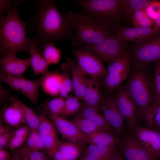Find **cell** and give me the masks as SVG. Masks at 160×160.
Here are the masks:
<instances>
[{"label": "cell", "instance_id": "24", "mask_svg": "<svg viewBox=\"0 0 160 160\" xmlns=\"http://www.w3.org/2000/svg\"><path fill=\"white\" fill-rule=\"evenodd\" d=\"M39 50V47L36 44L33 43L30 44L28 53L31 56V66L35 75H43L48 71L49 65Z\"/></svg>", "mask_w": 160, "mask_h": 160}, {"label": "cell", "instance_id": "52", "mask_svg": "<svg viewBox=\"0 0 160 160\" xmlns=\"http://www.w3.org/2000/svg\"><path fill=\"white\" fill-rule=\"evenodd\" d=\"M20 153L21 154V156L23 157L22 158L23 160H29L26 153L23 150H22Z\"/></svg>", "mask_w": 160, "mask_h": 160}, {"label": "cell", "instance_id": "50", "mask_svg": "<svg viewBox=\"0 0 160 160\" xmlns=\"http://www.w3.org/2000/svg\"><path fill=\"white\" fill-rule=\"evenodd\" d=\"M109 160H125L123 157L118 153Z\"/></svg>", "mask_w": 160, "mask_h": 160}, {"label": "cell", "instance_id": "34", "mask_svg": "<svg viewBox=\"0 0 160 160\" xmlns=\"http://www.w3.org/2000/svg\"><path fill=\"white\" fill-rule=\"evenodd\" d=\"M81 106L82 104L77 98L68 96L65 100L63 109L60 116L66 119L79 111Z\"/></svg>", "mask_w": 160, "mask_h": 160}, {"label": "cell", "instance_id": "18", "mask_svg": "<svg viewBox=\"0 0 160 160\" xmlns=\"http://www.w3.org/2000/svg\"><path fill=\"white\" fill-rule=\"evenodd\" d=\"M39 117L38 131L49 155L57 149L59 141L57 132L54 124L48 119L43 115Z\"/></svg>", "mask_w": 160, "mask_h": 160}, {"label": "cell", "instance_id": "9", "mask_svg": "<svg viewBox=\"0 0 160 160\" xmlns=\"http://www.w3.org/2000/svg\"><path fill=\"white\" fill-rule=\"evenodd\" d=\"M132 61L136 67H144L147 64L160 61V34L132 49Z\"/></svg>", "mask_w": 160, "mask_h": 160}, {"label": "cell", "instance_id": "38", "mask_svg": "<svg viewBox=\"0 0 160 160\" xmlns=\"http://www.w3.org/2000/svg\"><path fill=\"white\" fill-rule=\"evenodd\" d=\"M148 16L155 21L160 17V1L151 0L146 8Z\"/></svg>", "mask_w": 160, "mask_h": 160}, {"label": "cell", "instance_id": "19", "mask_svg": "<svg viewBox=\"0 0 160 160\" xmlns=\"http://www.w3.org/2000/svg\"><path fill=\"white\" fill-rule=\"evenodd\" d=\"M99 80L88 78L87 88L83 100L84 103L98 108L103 101Z\"/></svg>", "mask_w": 160, "mask_h": 160}, {"label": "cell", "instance_id": "45", "mask_svg": "<svg viewBox=\"0 0 160 160\" xmlns=\"http://www.w3.org/2000/svg\"><path fill=\"white\" fill-rule=\"evenodd\" d=\"M12 1L11 0H0V19L4 17V14L7 12L12 6Z\"/></svg>", "mask_w": 160, "mask_h": 160}, {"label": "cell", "instance_id": "37", "mask_svg": "<svg viewBox=\"0 0 160 160\" xmlns=\"http://www.w3.org/2000/svg\"><path fill=\"white\" fill-rule=\"evenodd\" d=\"M67 61L69 67L72 88L74 90L80 83L84 75L78 66L77 62L73 59L69 58L67 59Z\"/></svg>", "mask_w": 160, "mask_h": 160}, {"label": "cell", "instance_id": "10", "mask_svg": "<svg viewBox=\"0 0 160 160\" xmlns=\"http://www.w3.org/2000/svg\"><path fill=\"white\" fill-rule=\"evenodd\" d=\"M72 51L77 64L84 75L99 80L105 76L106 69L101 60L90 52L80 47Z\"/></svg>", "mask_w": 160, "mask_h": 160}, {"label": "cell", "instance_id": "3", "mask_svg": "<svg viewBox=\"0 0 160 160\" xmlns=\"http://www.w3.org/2000/svg\"><path fill=\"white\" fill-rule=\"evenodd\" d=\"M72 4L82 7L93 20L113 34L122 27L124 17L122 0H75Z\"/></svg>", "mask_w": 160, "mask_h": 160}, {"label": "cell", "instance_id": "32", "mask_svg": "<svg viewBox=\"0 0 160 160\" xmlns=\"http://www.w3.org/2000/svg\"><path fill=\"white\" fill-rule=\"evenodd\" d=\"M30 131L29 127L26 124L23 125L13 132L8 144L9 148L13 150L20 146L27 139Z\"/></svg>", "mask_w": 160, "mask_h": 160}, {"label": "cell", "instance_id": "4", "mask_svg": "<svg viewBox=\"0 0 160 160\" xmlns=\"http://www.w3.org/2000/svg\"><path fill=\"white\" fill-rule=\"evenodd\" d=\"M70 22L74 32L72 47L100 42L113 35L93 20L83 10L74 12L68 10L64 15Z\"/></svg>", "mask_w": 160, "mask_h": 160}, {"label": "cell", "instance_id": "53", "mask_svg": "<svg viewBox=\"0 0 160 160\" xmlns=\"http://www.w3.org/2000/svg\"></svg>", "mask_w": 160, "mask_h": 160}, {"label": "cell", "instance_id": "16", "mask_svg": "<svg viewBox=\"0 0 160 160\" xmlns=\"http://www.w3.org/2000/svg\"><path fill=\"white\" fill-rule=\"evenodd\" d=\"M117 89L115 96L117 108L129 127L133 129L137 125V107L126 92L124 87H119Z\"/></svg>", "mask_w": 160, "mask_h": 160}, {"label": "cell", "instance_id": "15", "mask_svg": "<svg viewBox=\"0 0 160 160\" xmlns=\"http://www.w3.org/2000/svg\"><path fill=\"white\" fill-rule=\"evenodd\" d=\"M121 152L125 160H154L138 142L135 135L118 139Z\"/></svg>", "mask_w": 160, "mask_h": 160}, {"label": "cell", "instance_id": "43", "mask_svg": "<svg viewBox=\"0 0 160 160\" xmlns=\"http://www.w3.org/2000/svg\"><path fill=\"white\" fill-rule=\"evenodd\" d=\"M13 132L6 130L0 134V149L3 148L8 144L12 136Z\"/></svg>", "mask_w": 160, "mask_h": 160}, {"label": "cell", "instance_id": "7", "mask_svg": "<svg viewBox=\"0 0 160 160\" xmlns=\"http://www.w3.org/2000/svg\"><path fill=\"white\" fill-rule=\"evenodd\" d=\"M129 55L127 50L122 56L109 63L103 82V87L107 90L111 91L118 88L128 78Z\"/></svg>", "mask_w": 160, "mask_h": 160}, {"label": "cell", "instance_id": "17", "mask_svg": "<svg viewBox=\"0 0 160 160\" xmlns=\"http://www.w3.org/2000/svg\"><path fill=\"white\" fill-rule=\"evenodd\" d=\"M0 74L14 76H23L31 66L30 57L24 59L17 58L16 55H9L0 58Z\"/></svg>", "mask_w": 160, "mask_h": 160}, {"label": "cell", "instance_id": "29", "mask_svg": "<svg viewBox=\"0 0 160 160\" xmlns=\"http://www.w3.org/2000/svg\"><path fill=\"white\" fill-rule=\"evenodd\" d=\"M70 121L82 132L86 135L100 131H105L92 121L78 115L74 116Z\"/></svg>", "mask_w": 160, "mask_h": 160}, {"label": "cell", "instance_id": "2", "mask_svg": "<svg viewBox=\"0 0 160 160\" xmlns=\"http://www.w3.org/2000/svg\"><path fill=\"white\" fill-rule=\"evenodd\" d=\"M22 1H14V4L7 12L5 17L0 19V51L4 57L9 55H16L25 51L28 53L31 38H28L26 33L28 22L20 18L18 13L19 4Z\"/></svg>", "mask_w": 160, "mask_h": 160}, {"label": "cell", "instance_id": "6", "mask_svg": "<svg viewBox=\"0 0 160 160\" xmlns=\"http://www.w3.org/2000/svg\"><path fill=\"white\" fill-rule=\"evenodd\" d=\"M78 47L109 63L122 56L128 50L127 42L118 38L114 34L100 42Z\"/></svg>", "mask_w": 160, "mask_h": 160}, {"label": "cell", "instance_id": "20", "mask_svg": "<svg viewBox=\"0 0 160 160\" xmlns=\"http://www.w3.org/2000/svg\"><path fill=\"white\" fill-rule=\"evenodd\" d=\"M99 110L97 108L83 103L78 115L92 121L103 131L111 133V127L102 115L99 113Z\"/></svg>", "mask_w": 160, "mask_h": 160}, {"label": "cell", "instance_id": "28", "mask_svg": "<svg viewBox=\"0 0 160 160\" xmlns=\"http://www.w3.org/2000/svg\"><path fill=\"white\" fill-rule=\"evenodd\" d=\"M11 102L17 104L23 112L26 123L31 130L38 129L39 122V116H37L32 108L28 107L15 97H12Z\"/></svg>", "mask_w": 160, "mask_h": 160}, {"label": "cell", "instance_id": "27", "mask_svg": "<svg viewBox=\"0 0 160 160\" xmlns=\"http://www.w3.org/2000/svg\"><path fill=\"white\" fill-rule=\"evenodd\" d=\"M57 148L68 160H76L80 155L84 148L82 145L68 141L59 140Z\"/></svg>", "mask_w": 160, "mask_h": 160}, {"label": "cell", "instance_id": "36", "mask_svg": "<svg viewBox=\"0 0 160 160\" xmlns=\"http://www.w3.org/2000/svg\"><path fill=\"white\" fill-rule=\"evenodd\" d=\"M65 100L60 96L46 101L45 108L47 114H52L60 116L63 109Z\"/></svg>", "mask_w": 160, "mask_h": 160}, {"label": "cell", "instance_id": "49", "mask_svg": "<svg viewBox=\"0 0 160 160\" xmlns=\"http://www.w3.org/2000/svg\"><path fill=\"white\" fill-rule=\"evenodd\" d=\"M81 155L83 156L85 160H97L93 157L82 152Z\"/></svg>", "mask_w": 160, "mask_h": 160}, {"label": "cell", "instance_id": "21", "mask_svg": "<svg viewBox=\"0 0 160 160\" xmlns=\"http://www.w3.org/2000/svg\"><path fill=\"white\" fill-rule=\"evenodd\" d=\"M11 102V105L4 108L2 111L1 115L5 122L15 127L26 124L21 108L16 103Z\"/></svg>", "mask_w": 160, "mask_h": 160}, {"label": "cell", "instance_id": "48", "mask_svg": "<svg viewBox=\"0 0 160 160\" xmlns=\"http://www.w3.org/2000/svg\"><path fill=\"white\" fill-rule=\"evenodd\" d=\"M153 27L159 33H160V17L155 21Z\"/></svg>", "mask_w": 160, "mask_h": 160}, {"label": "cell", "instance_id": "41", "mask_svg": "<svg viewBox=\"0 0 160 160\" xmlns=\"http://www.w3.org/2000/svg\"><path fill=\"white\" fill-rule=\"evenodd\" d=\"M88 80V78L85 77L84 76L80 83L74 90L75 97L79 100L83 99L85 94Z\"/></svg>", "mask_w": 160, "mask_h": 160}, {"label": "cell", "instance_id": "35", "mask_svg": "<svg viewBox=\"0 0 160 160\" xmlns=\"http://www.w3.org/2000/svg\"><path fill=\"white\" fill-rule=\"evenodd\" d=\"M146 8L137 11L132 17L131 19L135 27L149 28L154 25L155 21L148 16Z\"/></svg>", "mask_w": 160, "mask_h": 160}, {"label": "cell", "instance_id": "47", "mask_svg": "<svg viewBox=\"0 0 160 160\" xmlns=\"http://www.w3.org/2000/svg\"><path fill=\"white\" fill-rule=\"evenodd\" d=\"M11 156L8 151L3 148L0 149V160H10Z\"/></svg>", "mask_w": 160, "mask_h": 160}, {"label": "cell", "instance_id": "39", "mask_svg": "<svg viewBox=\"0 0 160 160\" xmlns=\"http://www.w3.org/2000/svg\"><path fill=\"white\" fill-rule=\"evenodd\" d=\"M29 160H47V158L42 151L32 149L26 146L23 149Z\"/></svg>", "mask_w": 160, "mask_h": 160}, {"label": "cell", "instance_id": "30", "mask_svg": "<svg viewBox=\"0 0 160 160\" xmlns=\"http://www.w3.org/2000/svg\"><path fill=\"white\" fill-rule=\"evenodd\" d=\"M151 1L122 0L124 16L127 19H131L136 12L146 8Z\"/></svg>", "mask_w": 160, "mask_h": 160}, {"label": "cell", "instance_id": "22", "mask_svg": "<svg viewBox=\"0 0 160 160\" xmlns=\"http://www.w3.org/2000/svg\"><path fill=\"white\" fill-rule=\"evenodd\" d=\"M41 87L47 94L51 96L60 94L62 78L61 74L57 72L48 71L42 75Z\"/></svg>", "mask_w": 160, "mask_h": 160}, {"label": "cell", "instance_id": "1", "mask_svg": "<svg viewBox=\"0 0 160 160\" xmlns=\"http://www.w3.org/2000/svg\"><path fill=\"white\" fill-rule=\"evenodd\" d=\"M55 0H39L35 2L36 11L28 26L35 33L32 43L39 48L47 43H56L64 39L73 40L74 32L69 21L59 11Z\"/></svg>", "mask_w": 160, "mask_h": 160}, {"label": "cell", "instance_id": "25", "mask_svg": "<svg viewBox=\"0 0 160 160\" xmlns=\"http://www.w3.org/2000/svg\"><path fill=\"white\" fill-rule=\"evenodd\" d=\"M140 116L147 127L160 130V101L155 100Z\"/></svg>", "mask_w": 160, "mask_h": 160}, {"label": "cell", "instance_id": "46", "mask_svg": "<svg viewBox=\"0 0 160 160\" xmlns=\"http://www.w3.org/2000/svg\"><path fill=\"white\" fill-rule=\"evenodd\" d=\"M48 156L53 160H68L63 154L57 148Z\"/></svg>", "mask_w": 160, "mask_h": 160}, {"label": "cell", "instance_id": "51", "mask_svg": "<svg viewBox=\"0 0 160 160\" xmlns=\"http://www.w3.org/2000/svg\"><path fill=\"white\" fill-rule=\"evenodd\" d=\"M20 153H15L11 156L10 160H21Z\"/></svg>", "mask_w": 160, "mask_h": 160}, {"label": "cell", "instance_id": "40", "mask_svg": "<svg viewBox=\"0 0 160 160\" xmlns=\"http://www.w3.org/2000/svg\"><path fill=\"white\" fill-rule=\"evenodd\" d=\"M155 100L160 101V62L155 63Z\"/></svg>", "mask_w": 160, "mask_h": 160}, {"label": "cell", "instance_id": "8", "mask_svg": "<svg viewBox=\"0 0 160 160\" xmlns=\"http://www.w3.org/2000/svg\"><path fill=\"white\" fill-rule=\"evenodd\" d=\"M43 78L33 80L28 79L23 76H14L0 74V80L7 83L12 90L18 91L25 96L33 104L38 101L39 92L41 87Z\"/></svg>", "mask_w": 160, "mask_h": 160}, {"label": "cell", "instance_id": "33", "mask_svg": "<svg viewBox=\"0 0 160 160\" xmlns=\"http://www.w3.org/2000/svg\"><path fill=\"white\" fill-rule=\"evenodd\" d=\"M55 44L47 43L43 47V57L47 64H57L60 61L61 54L60 49L57 48Z\"/></svg>", "mask_w": 160, "mask_h": 160}, {"label": "cell", "instance_id": "11", "mask_svg": "<svg viewBox=\"0 0 160 160\" xmlns=\"http://www.w3.org/2000/svg\"><path fill=\"white\" fill-rule=\"evenodd\" d=\"M132 130L138 142L153 160H160V130L137 125Z\"/></svg>", "mask_w": 160, "mask_h": 160}, {"label": "cell", "instance_id": "42", "mask_svg": "<svg viewBox=\"0 0 160 160\" xmlns=\"http://www.w3.org/2000/svg\"><path fill=\"white\" fill-rule=\"evenodd\" d=\"M38 133V129L31 130L30 133L27 138L26 146L28 147L35 149V140Z\"/></svg>", "mask_w": 160, "mask_h": 160}, {"label": "cell", "instance_id": "26", "mask_svg": "<svg viewBox=\"0 0 160 160\" xmlns=\"http://www.w3.org/2000/svg\"><path fill=\"white\" fill-rule=\"evenodd\" d=\"M87 144L100 146H111L118 144V138L111 133L104 131L87 135Z\"/></svg>", "mask_w": 160, "mask_h": 160}, {"label": "cell", "instance_id": "44", "mask_svg": "<svg viewBox=\"0 0 160 160\" xmlns=\"http://www.w3.org/2000/svg\"><path fill=\"white\" fill-rule=\"evenodd\" d=\"M0 84V101L2 104L9 100L10 101L12 96L10 91L5 89L1 83Z\"/></svg>", "mask_w": 160, "mask_h": 160}, {"label": "cell", "instance_id": "23", "mask_svg": "<svg viewBox=\"0 0 160 160\" xmlns=\"http://www.w3.org/2000/svg\"><path fill=\"white\" fill-rule=\"evenodd\" d=\"M82 152L97 160H109L118 153L116 145L105 146L89 144Z\"/></svg>", "mask_w": 160, "mask_h": 160}, {"label": "cell", "instance_id": "5", "mask_svg": "<svg viewBox=\"0 0 160 160\" xmlns=\"http://www.w3.org/2000/svg\"><path fill=\"white\" fill-rule=\"evenodd\" d=\"M136 68L128 79L124 89L136 105L137 115L140 116L155 102V99L151 90L147 75L141 67Z\"/></svg>", "mask_w": 160, "mask_h": 160}, {"label": "cell", "instance_id": "31", "mask_svg": "<svg viewBox=\"0 0 160 160\" xmlns=\"http://www.w3.org/2000/svg\"><path fill=\"white\" fill-rule=\"evenodd\" d=\"M60 73L62 80L60 95L63 98H66L68 94L72 91V83L69 75L70 69L67 62L62 64L60 66Z\"/></svg>", "mask_w": 160, "mask_h": 160}, {"label": "cell", "instance_id": "14", "mask_svg": "<svg viewBox=\"0 0 160 160\" xmlns=\"http://www.w3.org/2000/svg\"><path fill=\"white\" fill-rule=\"evenodd\" d=\"M159 34V33L152 27H122L114 35L120 39L126 42H132L135 46H138L149 41Z\"/></svg>", "mask_w": 160, "mask_h": 160}, {"label": "cell", "instance_id": "13", "mask_svg": "<svg viewBox=\"0 0 160 160\" xmlns=\"http://www.w3.org/2000/svg\"><path fill=\"white\" fill-rule=\"evenodd\" d=\"M99 109L115 133L121 134L124 126V119L117 108L115 96L109 97L103 100Z\"/></svg>", "mask_w": 160, "mask_h": 160}, {"label": "cell", "instance_id": "12", "mask_svg": "<svg viewBox=\"0 0 160 160\" xmlns=\"http://www.w3.org/2000/svg\"><path fill=\"white\" fill-rule=\"evenodd\" d=\"M48 114L57 130L67 141L81 145L87 144V135L82 132L71 121L58 115Z\"/></svg>", "mask_w": 160, "mask_h": 160}]
</instances>
